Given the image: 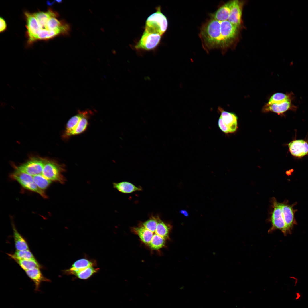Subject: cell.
Here are the masks:
<instances>
[{
    "label": "cell",
    "instance_id": "obj_28",
    "mask_svg": "<svg viewBox=\"0 0 308 308\" xmlns=\"http://www.w3.org/2000/svg\"><path fill=\"white\" fill-rule=\"evenodd\" d=\"M58 35H59V33L55 31L49 30L46 29H40L37 36L36 40L50 39Z\"/></svg>",
    "mask_w": 308,
    "mask_h": 308
},
{
    "label": "cell",
    "instance_id": "obj_2",
    "mask_svg": "<svg viewBox=\"0 0 308 308\" xmlns=\"http://www.w3.org/2000/svg\"><path fill=\"white\" fill-rule=\"evenodd\" d=\"M201 36L204 44L208 48L227 46L221 21L212 19L208 21L202 28Z\"/></svg>",
    "mask_w": 308,
    "mask_h": 308
},
{
    "label": "cell",
    "instance_id": "obj_30",
    "mask_svg": "<svg viewBox=\"0 0 308 308\" xmlns=\"http://www.w3.org/2000/svg\"><path fill=\"white\" fill-rule=\"evenodd\" d=\"M218 125L220 129L223 132L226 134L229 133L228 129L220 117L218 120Z\"/></svg>",
    "mask_w": 308,
    "mask_h": 308
},
{
    "label": "cell",
    "instance_id": "obj_17",
    "mask_svg": "<svg viewBox=\"0 0 308 308\" xmlns=\"http://www.w3.org/2000/svg\"><path fill=\"white\" fill-rule=\"evenodd\" d=\"M219 110L221 113L220 117L228 129L229 133L235 132L238 128L237 116L235 114L225 111L221 108H219Z\"/></svg>",
    "mask_w": 308,
    "mask_h": 308
},
{
    "label": "cell",
    "instance_id": "obj_26",
    "mask_svg": "<svg viewBox=\"0 0 308 308\" xmlns=\"http://www.w3.org/2000/svg\"><path fill=\"white\" fill-rule=\"evenodd\" d=\"M33 177L34 181L37 185L43 191L46 189L52 182L51 181L45 178L42 174L33 176Z\"/></svg>",
    "mask_w": 308,
    "mask_h": 308
},
{
    "label": "cell",
    "instance_id": "obj_9",
    "mask_svg": "<svg viewBox=\"0 0 308 308\" xmlns=\"http://www.w3.org/2000/svg\"><path fill=\"white\" fill-rule=\"evenodd\" d=\"M296 204V203H295L289 204L287 200L281 203L283 218L289 234L291 233L294 226L297 224L295 214L297 210L293 208Z\"/></svg>",
    "mask_w": 308,
    "mask_h": 308
},
{
    "label": "cell",
    "instance_id": "obj_7",
    "mask_svg": "<svg viewBox=\"0 0 308 308\" xmlns=\"http://www.w3.org/2000/svg\"><path fill=\"white\" fill-rule=\"evenodd\" d=\"M46 159L33 157L26 162L15 167L16 170L29 174L32 176L42 174Z\"/></svg>",
    "mask_w": 308,
    "mask_h": 308
},
{
    "label": "cell",
    "instance_id": "obj_3",
    "mask_svg": "<svg viewBox=\"0 0 308 308\" xmlns=\"http://www.w3.org/2000/svg\"><path fill=\"white\" fill-rule=\"evenodd\" d=\"M156 10L147 19L144 31L162 36L167 30L168 21L166 17L161 11L160 6L157 7Z\"/></svg>",
    "mask_w": 308,
    "mask_h": 308
},
{
    "label": "cell",
    "instance_id": "obj_15",
    "mask_svg": "<svg viewBox=\"0 0 308 308\" xmlns=\"http://www.w3.org/2000/svg\"><path fill=\"white\" fill-rule=\"evenodd\" d=\"M46 29L55 31L59 34L66 35L68 34L70 27L68 24L63 21H60L56 17H51L48 20L46 26Z\"/></svg>",
    "mask_w": 308,
    "mask_h": 308
},
{
    "label": "cell",
    "instance_id": "obj_23",
    "mask_svg": "<svg viewBox=\"0 0 308 308\" xmlns=\"http://www.w3.org/2000/svg\"><path fill=\"white\" fill-rule=\"evenodd\" d=\"M8 255L15 260H19L35 259L33 255L29 250H17L13 254Z\"/></svg>",
    "mask_w": 308,
    "mask_h": 308
},
{
    "label": "cell",
    "instance_id": "obj_21",
    "mask_svg": "<svg viewBox=\"0 0 308 308\" xmlns=\"http://www.w3.org/2000/svg\"><path fill=\"white\" fill-rule=\"evenodd\" d=\"M231 1L220 7L212 15V19L220 21H228L231 9Z\"/></svg>",
    "mask_w": 308,
    "mask_h": 308
},
{
    "label": "cell",
    "instance_id": "obj_10",
    "mask_svg": "<svg viewBox=\"0 0 308 308\" xmlns=\"http://www.w3.org/2000/svg\"><path fill=\"white\" fill-rule=\"evenodd\" d=\"M25 14L27 21L26 27L29 37L28 41L29 43H31L36 40L38 32L41 29L33 14L25 12Z\"/></svg>",
    "mask_w": 308,
    "mask_h": 308
},
{
    "label": "cell",
    "instance_id": "obj_27",
    "mask_svg": "<svg viewBox=\"0 0 308 308\" xmlns=\"http://www.w3.org/2000/svg\"><path fill=\"white\" fill-rule=\"evenodd\" d=\"M292 94H285L281 93H276L273 94L270 98L268 104L280 103L292 98Z\"/></svg>",
    "mask_w": 308,
    "mask_h": 308
},
{
    "label": "cell",
    "instance_id": "obj_24",
    "mask_svg": "<svg viewBox=\"0 0 308 308\" xmlns=\"http://www.w3.org/2000/svg\"><path fill=\"white\" fill-rule=\"evenodd\" d=\"M25 271L34 268H40L41 266L36 259L19 260H15Z\"/></svg>",
    "mask_w": 308,
    "mask_h": 308
},
{
    "label": "cell",
    "instance_id": "obj_33",
    "mask_svg": "<svg viewBox=\"0 0 308 308\" xmlns=\"http://www.w3.org/2000/svg\"><path fill=\"white\" fill-rule=\"evenodd\" d=\"M296 297H295V299L296 300H299L301 297V293L299 292H296L295 293Z\"/></svg>",
    "mask_w": 308,
    "mask_h": 308
},
{
    "label": "cell",
    "instance_id": "obj_19",
    "mask_svg": "<svg viewBox=\"0 0 308 308\" xmlns=\"http://www.w3.org/2000/svg\"><path fill=\"white\" fill-rule=\"evenodd\" d=\"M33 14L41 29H46V24L51 17H56L58 16L57 13L51 9H49L47 12L40 11Z\"/></svg>",
    "mask_w": 308,
    "mask_h": 308
},
{
    "label": "cell",
    "instance_id": "obj_13",
    "mask_svg": "<svg viewBox=\"0 0 308 308\" xmlns=\"http://www.w3.org/2000/svg\"><path fill=\"white\" fill-rule=\"evenodd\" d=\"M296 107L292 104V98L280 103L267 104L264 108L265 112L271 111L282 114L289 110H295Z\"/></svg>",
    "mask_w": 308,
    "mask_h": 308
},
{
    "label": "cell",
    "instance_id": "obj_12",
    "mask_svg": "<svg viewBox=\"0 0 308 308\" xmlns=\"http://www.w3.org/2000/svg\"><path fill=\"white\" fill-rule=\"evenodd\" d=\"M243 4L238 0L231 1V9L228 21L238 28L240 25Z\"/></svg>",
    "mask_w": 308,
    "mask_h": 308
},
{
    "label": "cell",
    "instance_id": "obj_32",
    "mask_svg": "<svg viewBox=\"0 0 308 308\" xmlns=\"http://www.w3.org/2000/svg\"><path fill=\"white\" fill-rule=\"evenodd\" d=\"M180 213L185 216L187 217L189 215L188 212L185 210H182L180 211Z\"/></svg>",
    "mask_w": 308,
    "mask_h": 308
},
{
    "label": "cell",
    "instance_id": "obj_1",
    "mask_svg": "<svg viewBox=\"0 0 308 308\" xmlns=\"http://www.w3.org/2000/svg\"><path fill=\"white\" fill-rule=\"evenodd\" d=\"M172 226L163 221L158 216H152L136 227H133V232L141 242L151 249L158 250L164 247L169 239Z\"/></svg>",
    "mask_w": 308,
    "mask_h": 308
},
{
    "label": "cell",
    "instance_id": "obj_29",
    "mask_svg": "<svg viewBox=\"0 0 308 308\" xmlns=\"http://www.w3.org/2000/svg\"><path fill=\"white\" fill-rule=\"evenodd\" d=\"M89 112L81 119L72 135L80 134L86 129L88 125V119Z\"/></svg>",
    "mask_w": 308,
    "mask_h": 308
},
{
    "label": "cell",
    "instance_id": "obj_25",
    "mask_svg": "<svg viewBox=\"0 0 308 308\" xmlns=\"http://www.w3.org/2000/svg\"><path fill=\"white\" fill-rule=\"evenodd\" d=\"M95 267L91 266L88 267L76 273L74 275L79 279H87L97 272L100 269L98 268H96Z\"/></svg>",
    "mask_w": 308,
    "mask_h": 308
},
{
    "label": "cell",
    "instance_id": "obj_4",
    "mask_svg": "<svg viewBox=\"0 0 308 308\" xmlns=\"http://www.w3.org/2000/svg\"><path fill=\"white\" fill-rule=\"evenodd\" d=\"M272 201L273 210L271 218V227L269 232L279 230L286 236L289 234L283 218L281 203L278 202L275 198H272Z\"/></svg>",
    "mask_w": 308,
    "mask_h": 308
},
{
    "label": "cell",
    "instance_id": "obj_8",
    "mask_svg": "<svg viewBox=\"0 0 308 308\" xmlns=\"http://www.w3.org/2000/svg\"><path fill=\"white\" fill-rule=\"evenodd\" d=\"M161 36L159 34L149 33L144 31L141 37L135 46L137 50H152L159 45Z\"/></svg>",
    "mask_w": 308,
    "mask_h": 308
},
{
    "label": "cell",
    "instance_id": "obj_11",
    "mask_svg": "<svg viewBox=\"0 0 308 308\" xmlns=\"http://www.w3.org/2000/svg\"><path fill=\"white\" fill-rule=\"evenodd\" d=\"M288 146L291 154L295 157L301 158L308 155V143L304 140H294Z\"/></svg>",
    "mask_w": 308,
    "mask_h": 308
},
{
    "label": "cell",
    "instance_id": "obj_14",
    "mask_svg": "<svg viewBox=\"0 0 308 308\" xmlns=\"http://www.w3.org/2000/svg\"><path fill=\"white\" fill-rule=\"evenodd\" d=\"M96 262L95 260L83 258L79 259L75 262L69 269L65 270V274L74 275L76 273L87 268L91 266H96Z\"/></svg>",
    "mask_w": 308,
    "mask_h": 308
},
{
    "label": "cell",
    "instance_id": "obj_5",
    "mask_svg": "<svg viewBox=\"0 0 308 308\" xmlns=\"http://www.w3.org/2000/svg\"><path fill=\"white\" fill-rule=\"evenodd\" d=\"M64 171V168L62 165L52 160L46 159L42 174L48 179L62 184L66 180L62 174Z\"/></svg>",
    "mask_w": 308,
    "mask_h": 308
},
{
    "label": "cell",
    "instance_id": "obj_20",
    "mask_svg": "<svg viewBox=\"0 0 308 308\" xmlns=\"http://www.w3.org/2000/svg\"><path fill=\"white\" fill-rule=\"evenodd\" d=\"M114 187L119 192L124 193H130L136 191H141L142 188L137 187L132 183L127 181L119 183H114Z\"/></svg>",
    "mask_w": 308,
    "mask_h": 308
},
{
    "label": "cell",
    "instance_id": "obj_16",
    "mask_svg": "<svg viewBox=\"0 0 308 308\" xmlns=\"http://www.w3.org/2000/svg\"><path fill=\"white\" fill-rule=\"evenodd\" d=\"M89 112L87 110L80 111L78 114L72 117L67 123L63 137L66 138L72 135L81 119Z\"/></svg>",
    "mask_w": 308,
    "mask_h": 308
},
{
    "label": "cell",
    "instance_id": "obj_6",
    "mask_svg": "<svg viewBox=\"0 0 308 308\" xmlns=\"http://www.w3.org/2000/svg\"><path fill=\"white\" fill-rule=\"evenodd\" d=\"M10 177L18 182L24 188L36 192L45 198H47L44 191L39 188L35 183L33 176L15 170Z\"/></svg>",
    "mask_w": 308,
    "mask_h": 308
},
{
    "label": "cell",
    "instance_id": "obj_22",
    "mask_svg": "<svg viewBox=\"0 0 308 308\" xmlns=\"http://www.w3.org/2000/svg\"><path fill=\"white\" fill-rule=\"evenodd\" d=\"M15 244L17 250H29L27 243L25 240L18 232L14 224L12 223Z\"/></svg>",
    "mask_w": 308,
    "mask_h": 308
},
{
    "label": "cell",
    "instance_id": "obj_18",
    "mask_svg": "<svg viewBox=\"0 0 308 308\" xmlns=\"http://www.w3.org/2000/svg\"><path fill=\"white\" fill-rule=\"evenodd\" d=\"M28 276L34 282L35 290L39 291L41 283L43 282H50V280L45 277L41 273L40 268H36L25 271Z\"/></svg>",
    "mask_w": 308,
    "mask_h": 308
},
{
    "label": "cell",
    "instance_id": "obj_31",
    "mask_svg": "<svg viewBox=\"0 0 308 308\" xmlns=\"http://www.w3.org/2000/svg\"><path fill=\"white\" fill-rule=\"evenodd\" d=\"M0 32L4 31L6 28L7 25L5 20L2 18H0Z\"/></svg>",
    "mask_w": 308,
    "mask_h": 308
}]
</instances>
